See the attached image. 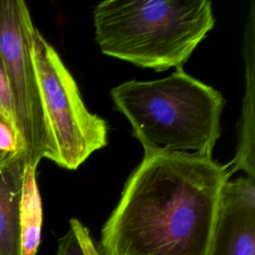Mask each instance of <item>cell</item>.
Returning a JSON list of instances; mask_svg holds the SVG:
<instances>
[{
  "label": "cell",
  "mask_w": 255,
  "mask_h": 255,
  "mask_svg": "<svg viewBox=\"0 0 255 255\" xmlns=\"http://www.w3.org/2000/svg\"><path fill=\"white\" fill-rule=\"evenodd\" d=\"M227 165L188 153L143 155L105 222L103 255H209Z\"/></svg>",
  "instance_id": "cell-1"
},
{
  "label": "cell",
  "mask_w": 255,
  "mask_h": 255,
  "mask_svg": "<svg viewBox=\"0 0 255 255\" xmlns=\"http://www.w3.org/2000/svg\"><path fill=\"white\" fill-rule=\"evenodd\" d=\"M111 96L125 115L144 155L188 153L212 156L221 134L223 96L177 68L154 81H128Z\"/></svg>",
  "instance_id": "cell-2"
},
{
  "label": "cell",
  "mask_w": 255,
  "mask_h": 255,
  "mask_svg": "<svg viewBox=\"0 0 255 255\" xmlns=\"http://www.w3.org/2000/svg\"><path fill=\"white\" fill-rule=\"evenodd\" d=\"M214 25L208 0H109L94 9L102 53L157 72L182 68Z\"/></svg>",
  "instance_id": "cell-3"
},
{
  "label": "cell",
  "mask_w": 255,
  "mask_h": 255,
  "mask_svg": "<svg viewBox=\"0 0 255 255\" xmlns=\"http://www.w3.org/2000/svg\"><path fill=\"white\" fill-rule=\"evenodd\" d=\"M33 25L22 0H0V57L5 69L15 128L26 162L55 161V145L33 58Z\"/></svg>",
  "instance_id": "cell-4"
},
{
  "label": "cell",
  "mask_w": 255,
  "mask_h": 255,
  "mask_svg": "<svg viewBox=\"0 0 255 255\" xmlns=\"http://www.w3.org/2000/svg\"><path fill=\"white\" fill-rule=\"evenodd\" d=\"M32 50L55 145L54 162L75 170L94 151L107 145V122L87 110L75 79L36 28Z\"/></svg>",
  "instance_id": "cell-5"
},
{
  "label": "cell",
  "mask_w": 255,
  "mask_h": 255,
  "mask_svg": "<svg viewBox=\"0 0 255 255\" xmlns=\"http://www.w3.org/2000/svg\"><path fill=\"white\" fill-rule=\"evenodd\" d=\"M209 255H255V180L224 183Z\"/></svg>",
  "instance_id": "cell-6"
},
{
  "label": "cell",
  "mask_w": 255,
  "mask_h": 255,
  "mask_svg": "<svg viewBox=\"0 0 255 255\" xmlns=\"http://www.w3.org/2000/svg\"><path fill=\"white\" fill-rule=\"evenodd\" d=\"M242 54L245 63V94L238 123L236 152L227 163L230 176L243 170L247 177L255 180V7L251 2L244 31Z\"/></svg>",
  "instance_id": "cell-7"
},
{
  "label": "cell",
  "mask_w": 255,
  "mask_h": 255,
  "mask_svg": "<svg viewBox=\"0 0 255 255\" xmlns=\"http://www.w3.org/2000/svg\"><path fill=\"white\" fill-rule=\"evenodd\" d=\"M27 162L19 153L0 168V255H21V201Z\"/></svg>",
  "instance_id": "cell-8"
},
{
  "label": "cell",
  "mask_w": 255,
  "mask_h": 255,
  "mask_svg": "<svg viewBox=\"0 0 255 255\" xmlns=\"http://www.w3.org/2000/svg\"><path fill=\"white\" fill-rule=\"evenodd\" d=\"M43 209L36 168L26 165L21 201V255H36L41 242Z\"/></svg>",
  "instance_id": "cell-9"
},
{
  "label": "cell",
  "mask_w": 255,
  "mask_h": 255,
  "mask_svg": "<svg viewBox=\"0 0 255 255\" xmlns=\"http://www.w3.org/2000/svg\"><path fill=\"white\" fill-rule=\"evenodd\" d=\"M19 153H23L15 126L0 116V168Z\"/></svg>",
  "instance_id": "cell-10"
},
{
  "label": "cell",
  "mask_w": 255,
  "mask_h": 255,
  "mask_svg": "<svg viewBox=\"0 0 255 255\" xmlns=\"http://www.w3.org/2000/svg\"><path fill=\"white\" fill-rule=\"evenodd\" d=\"M70 228L73 229L84 255H103L94 242L90 230L79 219L72 218L70 220Z\"/></svg>",
  "instance_id": "cell-11"
},
{
  "label": "cell",
  "mask_w": 255,
  "mask_h": 255,
  "mask_svg": "<svg viewBox=\"0 0 255 255\" xmlns=\"http://www.w3.org/2000/svg\"><path fill=\"white\" fill-rule=\"evenodd\" d=\"M0 116L14 124L13 108L5 69L0 57ZM15 126V125H14Z\"/></svg>",
  "instance_id": "cell-12"
},
{
  "label": "cell",
  "mask_w": 255,
  "mask_h": 255,
  "mask_svg": "<svg viewBox=\"0 0 255 255\" xmlns=\"http://www.w3.org/2000/svg\"><path fill=\"white\" fill-rule=\"evenodd\" d=\"M56 255H84L78 239L72 228L58 240Z\"/></svg>",
  "instance_id": "cell-13"
}]
</instances>
